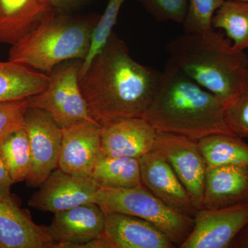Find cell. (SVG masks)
Instances as JSON below:
<instances>
[{"instance_id":"obj_10","label":"cell","mask_w":248,"mask_h":248,"mask_svg":"<svg viewBox=\"0 0 248 248\" xmlns=\"http://www.w3.org/2000/svg\"><path fill=\"white\" fill-rule=\"evenodd\" d=\"M102 236L84 248H174L169 236L157 227L125 214L105 213Z\"/></svg>"},{"instance_id":"obj_13","label":"cell","mask_w":248,"mask_h":248,"mask_svg":"<svg viewBox=\"0 0 248 248\" xmlns=\"http://www.w3.org/2000/svg\"><path fill=\"white\" fill-rule=\"evenodd\" d=\"M156 136L157 132L143 117H124L110 121L102 125L99 156L140 159L153 151Z\"/></svg>"},{"instance_id":"obj_16","label":"cell","mask_w":248,"mask_h":248,"mask_svg":"<svg viewBox=\"0 0 248 248\" xmlns=\"http://www.w3.org/2000/svg\"><path fill=\"white\" fill-rule=\"evenodd\" d=\"M248 204V167L240 165L207 167L203 209Z\"/></svg>"},{"instance_id":"obj_17","label":"cell","mask_w":248,"mask_h":248,"mask_svg":"<svg viewBox=\"0 0 248 248\" xmlns=\"http://www.w3.org/2000/svg\"><path fill=\"white\" fill-rule=\"evenodd\" d=\"M54 243L45 231L16 201L0 200V248H50Z\"/></svg>"},{"instance_id":"obj_27","label":"cell","mask_w":248,"mask_h":248,"mask_svg":"<svg viewBox=\"0 0 248 248\" xmlns=\"http://www.w3.org/2000/svg\"><path fill=\"white\" fill-rule=\"evenodd\" d=\"M158 22L183 24L187 9V0H139Z\"/></svg>"},{"instance_id":"obj_3","label":"cell","mask_w":248,"mask_h":248,"mask_svg":"<svg viewBox=\"0 0 248 248\" xmlns=\"http://www.w3.org/2000/svg\"><path fill=\"white\" fill-rule=\"evenodd\" d=\"M166 49L170 61L225 106L244 86L248 73L247 54L234 48L215 29L185 32L170 41Z\"/></svg>"},{"instance_id":"obj_7","label":"cell","mask_w":248,"mask_h":248,"mask_svg":"<svg viewBox=\"0 0 248 248\" xmlns=\"http://www.w3.org/2000/svg\"><path fill=\"white\" fill-rule=\"evenodd\" d=\"M153 151L169 163L185 186L197 210L203 208L207 164L197 140L172 133H157Z\"/></svg>"},{"instance_id":"obj_4","label":"cell","mask_w":248,"mask_h":248,"mask_svg":"<svg viewBox=\"0 0 248 248\" xmlns=\"http://www.w3.org/2000/svg\"><path fill=\"white\" fill-rule=\"evenodd\" d=\"M99 17H79L55 9L10 49L9 61L49 75L62 62L89 55Z\"/></svg>"},{"instance_id":"obj_1","label":"cell","mask_w":248,"mask_h":248,"mask_svg":"<svg viewBox=\"0 0 248 248\" xmlns=\"http://www.w3.org/2000/svg\"><path fill=\"white\" fill-rule=\"evenodd\" d=\"M161 72L134 60L112 32L84 68L80 89L90 114L101 125L124 117H143L157 90Z\"/></svg>"},{"instance_id":"obj_2","label":"cell","mask_w":248,"mask_h":248,"mask_svg":"<svg viewBox=\"0 0 248 248\" xmlns=\"http://www.w3.org/2000/svg\"><path fill=\"white\" fill-rule=\"evenodd\" d=\"M143 118L157 133L197 141L213 134L234 135L227 124L225 104L170 60L161 72L154 99Z\"/></svg>"},{"instance_id":"obj_15","label":"cell","mask_w":248,"mask_h":248,"mask_svg":"<svg viewBox=\"0 0 248 248\" xmlns=\"http://www.w3.org/2000/svg\"><path fill=\"white\" fill-rule=\"evenodd\" d=\"M142 185L171 208L187 216H195L190 196L169 163L152 151L139 159Z\"/></svg>"},{"instance_id":"obj_22","label":"cell","mask_w":248,"mask_h":248,"mask_svg":"<svg viewBox=\"0 0 248 248\" xmlns=\"http://www.w3.org/2000/svg\"><path fill=\"white\" fill-rule=\"evenodd\" d=\"M214 29H221L234 48L248 50V1L227 0L213 19Z\"/></svg>"},{"instance_id":"obj_18","label":"cell","mask_w":248,"mask_h":248,"mask_svg":"<svg viewBox=\"0 0 248 248\" xmlns=\"http://www.w3.org/2000/svg\"><path fill=\"white\" fill-rule=\"evenodd\" d=\"M54 10L50 0H0V43L14 45Z\"/></svg>"},{"instance_id":"obj_23","label":"cell","mask_w":248,"mask_h":248,"mask_svg":"<svg viewBox=\"0 0 248 248\" xmlns=\"http://www.w3.org/2000/svg\"><path fill=\"white\" fill-rule=\"evenodd\" d=\"M0 153L14 184L27 180L30 172L31 154L24 126L10 132L0 140Z\"/></svg>"},{"instance_id":"obj_6","label":"cell","mask_w":248,"mask_h":248,"mask_svg":"<svg viewBox=\"0 0 248 248\" xmlns=\"http://www.w3.org/2000/svg\"><path fill=\"white\" fill-rule=\"evenodd\" d=\"M82 60L62 62L49 74L48 86L28 99L29 107L46 111L61 128L84 121H94L80 89Z\"/></svg>"},{"instance_id":"obj_21","label":"cell","mask_w":248,"mask_h":248,"mask_svg":"<svg viewBox=\"0 0 248 248\" xmlns=\"http://www.w3.org/2000/svg\"><path fill=\"white\" fill-rule=\"evenodd\" d=\"M208 167L240 165L248 167V144L236 135L216 133L197 141Z\"/></svg>"},{"instance_id":"obj_28","label":"cell","mask_w":248,"mask_h":248,"mask_svg":"<svg viewBox=\"0 0 248 248\" xmlns=\"http://www.w3.org/2000/svg\"><path fill=\"white\" fill-rule=\"evenodd\" d=\"M28 99L0 102V140L10 132L24 126Z\"/></svg>"},{"instance_id":"obj_9","label":"cell","mask_w":248,"mask_h":248,"mask_svg":"<svg viewBox=\"0 0 248 248\" xmlns=\"http://www.w3.org/2000/svg\"><path fill=\"white\" fill-rule=\"evenodd\" d=\"M248 223V204L197 210L193 230L180 248H230Z\"/></svg>"},{"instance_id":"obj_19","label":"cell","mask_w":248,"mask_h":248,"mask_svg":"<svg viewBox=\"0 0 248 248\" xmlns=\"http://www.w3.org/2000/svg\"><path fill=\"white\" fill-rule=\"evenodd\" d=\"M50 80L49 75L25 65L0 62V102L35 95L48 86Z\"/></svg>"},{"instance_id":"obj_5","label":"cell","mask_w":248,"mask_h":248,"mask_svg":"<svg viewBox=\"0 0 248 248\" xmlns=\"http://www.w3.org/2000/svg\"><path fill=\"white\" fill-rule=\"evenodd\" d=\"M91 202L105 213L125 214L150 222L177 247L180 248L193 230L194 218L171 208L143 185L130 188L99 187Z\"/></svg>"},{"instance_id":"obj_8","label":"cell","mask_w":248,"mask_h":248,"mask_svg":"<svg viewBox=\"0 0 248 248\" xmlns=\"http://www.w3.org/2000/svg\"><path fill=\"white\" fill-rule=\"evenodd\" d=\"M24 126L31 154L30 172L26 182L28 186L37 187L58 168L62 128L46 111L31 107L26 111Z\"/></svg>"},{"instance_id":"obj_20","label":"cell","mask_w":248,"mask_h":248,"mask_svg":"<svg viewBox=\"0 0 248 248\" xmlns=\"http://www.w3.org/2000/svg\"><path fill=\"white\" fill-rule=\"evenodd\" d=\"M91 178L99 187L130 188L142 185L139 159L99 156Z\"/></svg>"},{"instance_id":"obj_14","label":"cell","mask_w":248,"mask_h":248,"mask_svg":"<svg viewBox=\"0 0 248 248\" xmlns=\"http://www.w3.org/2000/svg\"><path fill=\"white\" fill-rule=\"evenodd\" d=\"M58 168L64 172L91 177L101 148L102 125L95 121H84L62 128Z\"/></svg>"},{"instance_id":"obj_29","label":"cell","mask_w":248,"mask_h":248,"mask_svg":"<svg viewBox=\"0 0 248 248\" xmlns=\"http://www.w3.org/2000/svg\"><path fill=\"white\" fill-rule=\"evenodd\" d=\"M14 182L0 153V200L13 201L11 187Z\"/></svg>"},{"instance_id":"obj_31","label":"cell","mask_w":248,"mask_h":248,"mask_svg":"<svg viewBox=\"0 0 248 248\" xmlns=\"http://www.w3.org/2000/svg\"><path fill=\"white\" fill-rule=\"evenodd\" d=\"M53 8L58 11H63L74 7L82 0H50Z\"/></svg>"},{"instance_id":"obj_26","label":"cell","mask_w":248,"mask_h":248,"mask_svg":"<svg viewBox=\"0 0 248 248\" xmlns=\"http://www.w3.org/2000/svg\"><path fill=\"white\" fill-rule=\"evenodd\" d=\"M228 127L234 135L248 139V73L242 89L225 106Z\"/></svg>"},{"instance_id":"obj_12","label":"cell","mask_w":248,"mask_h":248,"mask_svg":"<svg viewBox=\"0 0 248 248\" xmlns=\"http://www.w3.org/2000/svg\"><path fill=\"white\" fill-rule=\"evenodd\" d=\"M98 188L92 178L73 175L58 168L31 196L29 205L55 214L91 202Z\"/></svg>"},{"instance_id":"obj_11","label":"cell","mask_w":248,"mask_h":248,"mask_svg":"<svg viewBox=\"0 0 248 248\" xmlns=\"http://www.w3.org/2000/svg\"><path fill=\"white\" fill-rule=\"evenodd\" d=\"M106 214L97 204L89 202L54 214L45 231L53 248H84L102 236Z\"/></svg>"},{"instance_id":"obj_32","label":"cell","mask_w":248,"mask_h":248,"mask_svg":"<svg viewBox=\"0 0 248 248\" xmlns=\"http://www.w3.org/2000/svg\"><path fill=\"white\" fill-rule=\"evenodd\" d=\"M240 1H248V0H240Z\"/></svg>"},{"instance_id":"obj_25","label":"cell","mask_w":248,"mask_h":248,"mask_svg":"<svg viewBox=\"0 0 248 248\" xmlns=\"http://www.w3.org/2000/svg\"><path fill=\"white\" fill-rule=\"evenodd\" d=\"M124 1L125 0H108L105 11L99 16L93 32L89 55L83 62L81 68L86 66L107 44L113 32L112 29L117 22L119 12Z\"/></svg>"},{"instance_id":"obj_30","label":"cell","mask_w":248,"mask_h":248,"mask_svg":"<svg viewBox=\"0 0 248 248\" xmlns=\"http://www.w3.org/2000/svg\"><path fill=\"white\" fill-rule=\"evenodd\" d=\"M230 248H248V223L236 236Z\"/></svg>"},{"instance_id":"obj_24","label":"cell","mask_w":248,"mask_h":248,"mask_svg":"<svg viewBox=\"0 0 248 248\" xmlns=\"http://www.w3.org/2000/svg\"><path fill=\"white\" fill-rule=\"evenodd\" d=\"M226 0H187L184 29L187 33H202L213 28V19L217 10Z\"/></svg>"}]
</instances>
